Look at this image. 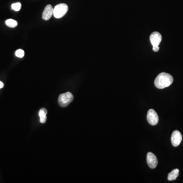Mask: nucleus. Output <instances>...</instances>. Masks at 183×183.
Returning a JSON list of instances; mask_svg holds the SVG:
<instances>
[{
	"mask_svg": "<svg viewBox=\"0 0 183 183\" xmlns=\"http://www.w3.org/2000/svg\"><path fill=\"white\" fill-rule=\"evenodd\" d=\"M173 81V77L169 74L162 72L159 74L154 81L155 85L159 89L170 86Z\"/></svg>",
	"mask_w": 183,
	"mask_h": 183,
	"instance_id": "nucleus-1",
	"label": "nucleus"
},
{
	"mask_svg": "<svg viewBox=\"0 0 183 183\" xmlns=\"http://www.w3.org/2000/svg\"><path fill=\"white\" fill-rule=\"evenodd\" d=\"M74 97L70 92L62 94L59 97L58 102L60 106L62 107H65L69 105L70 103L73 100Z\"/></svg>",
	"mask_w": 183,
	"mask_h": 183,
	"instance_id": "nucleus-2",
	"label": "nucleus"
},
{
	"mask_svg": "<svg viewBox=\"0 0 183 183\" xmlns=\"http://www.w3.org/2000/svg\"><path fill=\"white\" fill-rule=\"evenodd\" d=\"M68 7L66 4H59L53 8V16L56 19L63 17L68 11Z\"/></svg>",
	"mask_w": 183,
	"mask_h": 183,
	"instance_id": "nucleus-3",
	"label": "nucleus"
},
{
	"mask_svg": "<svg viewBox=\"0 0 183 183\" xmlns=\"http://www.w3.org/2000/svg\"><path fill=\"white\" fill-rule=\"evenodd\" d=\"M150 41L153 45V50L157 52L159 50V45L161 42L162 36L159 32H154L151 34L150 37Z\"/></svg>",
	"mask_w": 183,
	"mask_h": 183,
	"instance_id": "nucleus-4",
	"label": "nucleus"
},
{
	"mask_svg": "<svg viewBox=\"0 0 183 183\" xmlns=\"http://www.w3.org/2000/svg\"><path fill=\"white\" fill-rule=\"evenodd\" d=\"M147 120L151 125H156L159 122V117L156 111L153 109L148 110L147 114Z\"/></svg>",
	"mask_w": 183,
	"mask_h": 183,
	"instance_id": "nucleus-5",
	"label": "nucleus"
},
{
	"mask_svg": "<svg viewBox=\"0 0 183 183\" xmlns=\"http://www.w3.org/2000/svg\"><path fill=\"white\" fill-rule=\"evenodd\" d=\"M182 140V135L180 132L175 130L172 133L171 141L173 146L176 147L180 144Z\"/></svg>",
	"mask_w": 183,
	"mask_h": 183,
	"instance_id": "nucleus-6",
	"label": "nucleus"
},
{
	"mask_svg": "<svg viewBox=\"0 0 183 183\" xmlns=\"http://www.w3.org/2000/svg\"><path fill=\"white\" fill-rule=\"evenodd\" d=\"M148 164L152 169L156 168L158 165V160L157 157L153 153L148 152L147 156Z\"/></svg>",
	"mask_w": 183,
	"mask_h": 183,
	"instance_id": "nucleus-7",
	"label": "nucleus"
},
{
	"mask_svg": "<svg viewBox=\"0 0 183 183\" xmlns=\"http://www.w3.org/2000/svg\"><path fill=\"white\" fill-rule=\"evenodd\" d=\"M53 15V8L51 5H48L45 8L42 14V19L44 20H49Z\"/></svg>",
	"mask_w": 183,
	"mask_h": 183,
	"instance_id": "nucleus-8",
	"label": "nucleus"
},
{
	"mask_svg": "<svg viewBox=\"0 0 183 183\" xmlns=\"http://www.w3.org/2000/svg\"><path fill=\"white\" fill-rule=\"evenodd\" d=\"M47 113H48V111L45 108H41L39 110V115L40 117V122L42 124H44L46 122L47 120V117H46Z\"/></svg>",
	"mask_w": 183,
	"mask_h": 183,
	"instance_id": "nucleus-9",
	"label": "nucleus"
},
{
	"mask_svg": "<svg viewBox=\"0 0 183 183\" xmlns=\"http://www.w3.org/2000/svg\"><path fill=\"white\" fill-rule=\"evenodd\" d=\"M179 171L178 169H174L172 170L168 175V180L169 181L175 180L179 175Z\"/></svg>",
	"mask_w": 183,
	"mask_h": 183,
	"instance_id": "nucleus-10",
	"label": "nucleus"
},
{
	"mask_svg": "<svg viewBox=\"0 0 183 183\" xmlns=\"http://www.w3.org/2000/svg\"><path fill=\"white\" fill-rule=\"evenodd\" d=\"M6 25L8 27H16L18 26V22L16 20L12 19H8L7 20H6L5 22Z\"/></svg>",
	"mask_w": 183,
	"mask_h": 183,
	"instance_id": "nucleus-11",
	"label": "nucleus"
},
{
	"mask_svg": "<svg viewBox=\"0 0 183 183\" xmlns=\"http://www.w3.org/2000/svg\"><path fill=\"white\" fill-rule=\"evenodd\" d=\"M12 9L15 10V11H19L22 8V4L19 2L18 3H13L11 5Z\"/></svg>",
	"mask_w": 183,
	"mask_h": 183,
	"instance_id": "nucleus-12",
	"label": "nucleus"
},
{
	"mask_svg": "<svg viewBox=\"0 0 183 183\" xmlns=\"http://www.w3.org/2000/svg\"><path fill=\"white\" fill-rule=\"evenodd\" d=\"M15 56L18 58H23L25 56V52L23 49H18L15 52Z\"/></svg>",
	"mask_w": 183,
	"mask_h": 183,
	"instance_id": "nucleus-13",
	"label": "nucleus"
},
{
	"mask_svg": "<svg viewBox=\"0 0 183 183\" xmlns=\"http://www.w3.org/2000/svg\"><path fill=\"white\" fill-rule=\"evenodd\" d=\"M4 85L3 84V82H2L0 81V89H2V88H3V87H4Z\"/></svg>",
	"mask_w": 183,
	"mask_h": 183,
	"instance_id": "nucleus-14",
	"label": "nucleus"
}]
</instances>
